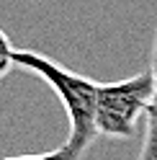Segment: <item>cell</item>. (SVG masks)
<instances>
[{
    "instance_id": "obj_3",
    "label": "cell",
    "mask_w": 157,
    "mask_h": 160,
    "mask_svg": "<svg viewBox=\"0 0 157 160\" xmlns=\"http://www.w3.org/2000/svg\"><path fill=\"white\" fill-rule=\"evenodd\" d=\"M150 70L155 80L152 101L144 111V139L136 160H157V21H155V36H152V54H150Z\"/></svg>"
},
{
    "instance_id": "obj_1",
    "label": "cell",
    "mask_w": 157,
    "mask_h": 160,
    "mask_svg": "<svg viewBox=\"0 0 157 160\" xmlns=\"http://www.w3.org/2000/svg\"><path fill=\"white\" fill-rule=\"evenodd\" d=\"M13 59H16V67H23L28 72L39 75L62 101L67 119H70V134H67L64 142L85 155L98 137V129H95L98 83L80 72H72L70 67L54 62L52 57L31 52V49H16Z\"/></svg>"
},
{
    "instance_id": "obj_4",
    "label": "cell",
    "mask_w": 157,
    "mask_h": 160,
    "mask_svg": "<svg viewBox=\"0 0 157 160\" xmlns=\"http://www.w3.org/2000/svg\"><path fill=\"white\" fill-rule=\"evenodd\" d=\"M85 155L80 150H75L72 145H59L57 150L49 152H28V155H16V158H3V160H83Z\"/></svg>"
},
{
    "instance_id": "obj_5",
    "label": "cell",
    "mask_w": 157,
    "mask_h": 160,
    "mask_svg": "<svg viewBox=\"0 0 157 160\" xmlns=\"http://www.w3.org/2000/svg\"><path fill=\"white\" fill-rule=\"evenodd\" d=\"M16 49L11 44V36H8L3 28H0V80H3L11 70L16 67Z\"/></svg>"
},
{
    "instance_id": "obj_2",
    "label": "cell",
    "mask_w": 157,
    "mask_h": 160,
    "mask_svg": "<svg viewBox=\"0 0 157 160\" xmlns=\"http://www.w3.org/2000/svg\"><path fill=\"white\" fill-rule=\"evenodd\" d=\"M152 91H155L152 70L136 72L124 80H113V83H98V98H95L98 137L131 139L136 134L139 119H144V111L152 101Z\"/></svg>"
}]
</instances>
